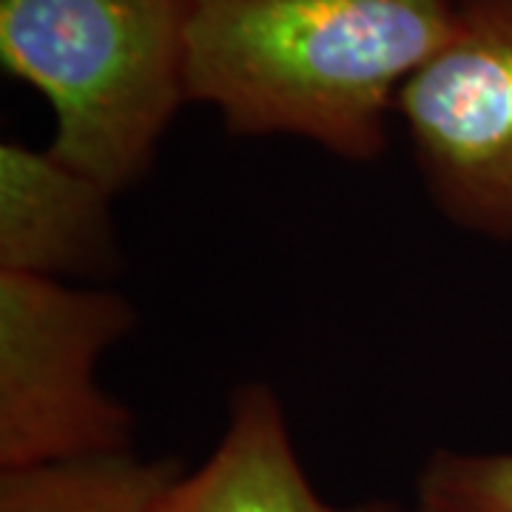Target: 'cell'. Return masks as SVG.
I'll return each instance as SVG.
<instances>
[{
    "label": "cell",
    "instance_id": "6da1fadb",
    "mask_svg": "<svg viewBox=\"0 0 512 512\" xmlns=\"http://www.w3.org/2000/svg\"><path fill=\"white\" fill-rule=\"evenodd\" d=\"M185 97L237 137H296L376 163L387 114L458 0H185Z\"/></svg>",
    "mask_w": 512,
    "mask_h": 512
},
{
    "label": "cell",
    "instance_id": "7a4b0ae2",
    "mask_svg": "<svg viewBox=\"0 0 512 512\" xmlns=\"http://www.w3.org/2000/svg\"><path fill=\"white\" fill-rule=\"evenodd\" d=\"M185 0H0L3 69L52 106L49 151L123 194L185 97Z\"/></svg>",
    "mask_w": 512,
    "mask_h": 512
},
{
    "label": "cell",
    "instance_id": "3957f363",
    "mask_svg": "<svg viewBox=\"0 0 512 512\" xmlns=\"http://www.w3.org/2000/svg\"><path fill=\"white\" fill-rule=\"evenodd\" d=\"M134 325L111 288L0 271V470L131 447L134 416L97 365Z\"/></svg>",
    "mask_w": 512,
    "mask_h": 512
},
{
    "label": "cell",
    "instance_id": "277c9868",
    "mask_svg": "<svg viewBox=\"0 0 512 512\" xmlns=\"http://www.w3.org/2000/svg\"><path fill=\"white\" fill-rule=\"evenodd\" d=\"M430 202L512 242V0H458L453 32L396 97Z\"/></svg>",
    "mask_w": 512,
    "mask_h": 512
},
{
    "label": "cell",
    "instance_id": "5b68a950",
    "mask_svg": "<svg viewBox=\"0 0 512 512\" xmlns=\"http://www.w3.org/2000/svg\"><path fill=\"white\" fill-rule=\"evenodd\" d=\"M109 188L49 148L0 146V271L97 285L123 271Z\"/></svg>",
    "mask_w": 512,
    "mask_h": 512
},
{
    "label": "cell",
    "instance_id": "8992f818",
    "mask_svg": "<svg viewBox=\"0 0 512 512\" xmlns=\"http://www.w3.org/2000/svg\"><path fill=\"white\" fill-rule=\"evenodd\" d=\"M163 512H407L390 498L330 504L305 473L285 407L274 390L248 382L234 390L228 424L211 456L188 470Z\"/></svg>",
    "mask_w": 512,
    "mask_h": 512
},
{
    "label": "cell",
    "instance_id": "52a82bcc",
    "mask_svg": "<svg viewBox=\"0 0 512 512\" xmlns=\"http://www.w3.org/2000/svg\"><path fill=\"white\" fill-rule=\"evenodd\" d=\"M180 458L126 450L0 470V512H163L185 476Z\"/></svg>",
    "mask_w": 512,
    "mask_h": 512
},
{
    "label": "cell",
    "instance_id": "ba28073f",
    "mask_svg": "<svg viewBox=\"0 0 512 512\" xmlns=\"http://www.w3.org/2000/svg\"><path fill=\"white\" fill-rule=\"evenodd\" d=\"M416 512H512V453H430L416 478Z\"/></svg>",
    "mask_w": 512,
    "mask_h": 512
}]
</instances>
